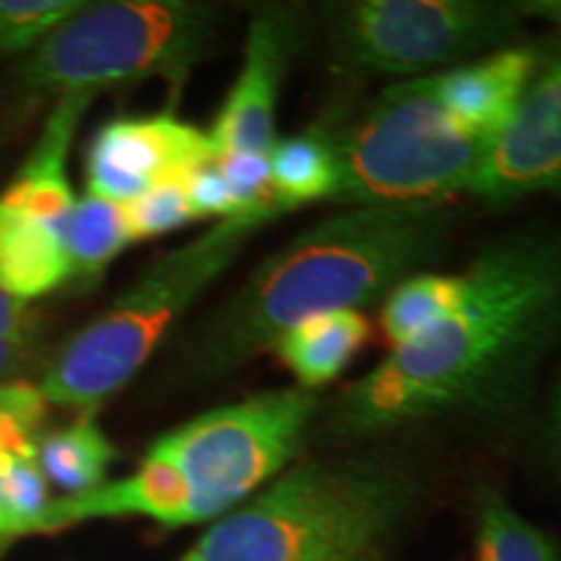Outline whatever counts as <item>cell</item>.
<instances>
[{"label":"cell","instance_id":"6da1fadb","mask_svg":"<svg viewBox=\"0 0 561 561\" xmlns=\"http://www.w3.org/2000/svg\"><path fill=\"white\" fill-rule=\"evenodd\" d=\"M561 322V237L496 242L466 271V294L432 331L396 346L343 392L339 432L369 434L504 396Z\"/></svg>","mask_w":561,"mask_h":561},{"label":"cell","instance_id":"7a4b0ae2","mask_svg":"<svg viewBox=\"0 0 561 561\" xmlns=\"http://www.w3.org/2000/svg\"><path fill=\"white\" fill-rule=\"evenodd\" d=\"M450 231L442 203L348 208L314 224L265 261L214 314L195 346L203 375L273 351L297 322L359 310L434 263Z\"/></svg>","mask_w":561,"mask_h":561},{"label":"cell","instance_id":"3957f363","mask_svg":"<svg viewBox=\"0 0 561 561\" xmlns=\"http://www.w3.org/2000/svg\"><path fill=\"white\" fill-rule=\"evenodd\" d=\"M403 504L388 468L310 462L221 515L180 561H375Z\"/></svg>","mask_w":561,"mask_h":561},{"label":"cell","instance_id":"277c9868","mask_svg":"<svg viewBox=\"0 0 561 561\" xmlns=\"http://www.w3.org/2000/svg\"><path fill=\"white\" fill-rule=\"evenodd\" d=\"M273 219H278L273 210H248L159 255L58 351L39 385L45 401L79 411L100 409L138 375L182 314Z\"/></svg>","mask_w":561,"mask_h":561},{"label":"cell","instance_id":"5b68a950","mask_svg":"<svg viewBox=\"0 0 561 561\" xmlns=\"http://www.w3.org/2000/svg\"><path fill=\"white\" fill-rule=\"evenodd\" d=\"M219 34V9L187 0L83 3L21 68L32 94L96 96L161 79L180 89Z\"/></svg>","mask_w":561,"mask_h":561},{"label":"cell","instance_id":"8992f818","mask_svg":"<svg viewBox=\"0 0 561 561\" xmlns=\"http://www.w3.org/2000/svg\"><path fill=\"white\" fill-rule=\"evenodd\" d=\"M491 140L455 121L434 76L405 79L335 136V203L351 208L442 203L471 191Z\"/></svg>","mask_w":561,"mask_h":561},{"label":"cell","instance_id":"52a82bcc","mask_svg":"<svg viewBox=\"0 0 561 561\" xmlns=\"http://www.w3.org/2000/svg\"><path fill=\"white\" fill-rule=\"evenodd\" d=\"M320 409L318 390L257 392L161 434L149 450L182 473L201 520H219L289 466Z\"/></svg>","mask_w":561,"mask_h":561},{"label":"cell","instance_id":"ba28073f","mask_svg":"<svg viewBox=\"0 0 561 561\" xmlns=\"http://www.w3.org/2000/svg\"><path fill=\"white\" fill-rule=\"evenodd\" d=\"M520 11L471 0H364L341 13L346 58L371 73L419 79L504 42Z\"/></svg>","mask_w":561,"mask_h":561},{"label":"cell","instance_id":"9c48e42d","mask_svg":"<svg viewBox=\"0 0 561 561\" xmlns=\"http://www.w3.org/2000/svg\"><path fill=\"white\" fill-rule=\"evenodd\" d=\"M214 159L219 153L208 133L172 112L112 117L89 140L83 161L87 193L125 206Z\"/></svg>","mask_w":561,"mask_h":561},{"label":"cell","instance_id":"30bf717a","mask_svg":"<svg viewBox=\"0 0 561 561\" xmlns=\"http://www.w3.org/2000/svg\"><path fill=\"white\" fill-rule=\"evenodd\" d=\"M468 193L496 206L538 193H561V47L538 60Z\"/></svg>","mask_w":561,"mask_h":561},{"label":"cell","instance_id":"8fae6325","mask_svg":"<svg viewBox=\"0 0 561 561\" xmlns=\"http://www.w3.org/2000/svg\"><path fill=\"white\" fill-rule=\"evenodd\" d=\"M297 19L284 9L257 11L250 19L240 73L208 130L219 157L268 153L278 140V96L297 50Z\"/></svg>","mask_w":561,"mask_h":561},{"label":"cell","instance_id":"7c38bea8","mask_svg":"<svg viewBox=\"0 0 561 561\" xmlns=\"http://www.w3.org/2000/svg\"><path fill=\"white\" fill-rule=\"evenodd\" d=\"M110 517H149L170 528L198 525L201 512L193 489L164 455L149 450L130 476L104 481L79 496H60L47 507L39 533H55L70 525Z\"/></svg>","mask_w":561,"mask_h":561},{"label":"cell","instance_id":"4fadbf2b","mask_svg":"<svg viewBox=\"0 0 561 561\" xmlns=\"http://www.w3.org/2000/svg\"><path fill=\"white\" fill-rule=\"evenodd\" d=\"M91 96H60L55 100L50 115L37 144L26 153L24 164L0 193V206L13 210L66 237L76 198L68 180V157L79 125L91 107Z\"/></svg>","mask_w":561,"mask_h":561},{"label":"cell","instance_id":"5bb4252c","mask_svg":"<svg viewBox=\"0 0 561 561\" xmlns=\"http://www.w3.org/2000/svg\"><path fill=\"white\" fill-rule=\"evenodd\" d=\"M538 55L525 47H504L479 60L434 76L442 104L462 128L494 140L528 87Z\"/></svg>","mask_w":561,"mask_h":561},{"label":"cell","instance_id":"9a60e30c","mask_svg":"<svg viewBox=\"0 0 561 561\" xmlns=\"http://www.w3.org/2000/svg\"><path fill=\"white\" fill-rule=\"evenodd\" d=\"M371 339L369 320L359 310H335L289 328L273 351L297 377L299 388L318 390L348 369Z\"/></svg>","mask_w":561,"mask_h":561},{"label":"cell","instance_id":"2e32d148","mask_svg":"<svg viewBox=\"0 0 561 561\" xmlns=\"http://www.w3.org/2000/svg\"><path fill=\"white\" fill-rule=\"evenodd\" d=\"M70 280L66 237L0 206V286L21 301L45 297Z\"/></svg>","mask_w":561,"mask_h":561},{"label":"cell","instance_id":"e0dca14e","mask_svg":"<svg viewBox=\"0 0 561 561\" xmlns=\"http://www.w3.org/2000/svg\"><path fill=\"white\" fill-rule=\"evenodd\" d=\"M117 450L102 430L96 411H79L70 424L42 432L37 439L39 471L66 496L94 491L107 481Z\"/></svg>","mask_w":561,"mask_h":561},{"label":"cell","instance_id":"ac0fdd59","mask_svg":"<svg viewBox=\"0 0 561 561\" xmlns=\"http://www.w3.org/2000/svg\"><path fill=\"white\" fill-rule=\"evenodd\" d=\"M268 161L271 193L280 214L333 198L339 185V153L335 136L328 130L312 128L276 140L268 151Z\"/></svg>","mask_w":561,"mask_h":561},{"label":"cell","instance_id":"d6986e66","mask_svg":"<svg viewBox=\"0 0 561 561\" xmlns=\"http://www.w3.org/2000/svg\"><path fill=\"white\" fill-rule=\"evenodd\" d=\"M466 294V273L421 271L403 278L382 301V333L392 348L411 343L450 318Z\"/></svg>","mask_w":561,"mask_h":561},{"label":"cell","instance_id":"ffe728a7","mask_svg":"<svg viewBox=\"0 0 561 561\" xmlns=\"http://www.w3.org/2000/svg\"><path fill=\"white\" fill-rule=\"evenodd\" d=\"M128 244L133 240L121 203L96 198L91 193L76 198L66 234L70 278L96 284Z\"/></svg>","mask_w":561,"mask_h":561},{"label":"cell","instance_id":"44dd1931","mask_svg":"<svg viewBox=\"0 0 561 561\" xmlns=\"http://www.w3.org/2000/svg\"><path fill=\"white\" fill-rule=\"evenodd\" d=\"M476 561H559L551 536L489 494L476 517Z\"/></svg>","mask_w":561,"mask_h":561},{"label":"cell","instance_id":"7402d4cb","mask_svg":"<svg viewBox=\"0 0 561 561\" xmlns=\"http://www.w3.org/2000/svg\"><path fill=\"white\" fill-rule=\"evenodd\" d=\"M0 494H3L9 541L42 530L50 507V483L39 471L37 455L0 453Z\"/></svg>","mask_w":561,"mask_h":561},{"label":"cell","instance_id":"603a6c76","mask_svg":"<svg viewBox=\"0 0 561 561\" xmlns=\"http://www.w3.org/2000/svg\"><path fill=\"white\" fill-rule=\"evenodd\" d=\"M81 5V0H0V55L32 53Z\"/></svg>","mask_w":561,"mask_h":561},{"label":"cell","instance_id":"cb8c5ba5","mask_svg":"<svg viewBox=\"0 0 561 561\" xmlns=\"http://www.w3.org/2000/svg\"><path fill=\"white\" fill-rule=\"evenodd\" d=\"M47 405L39 385L0 382V453L37 455Z\"/></svg>","mask_w":561,"mask_h":561},{"label":"cell","instance_id":"d4e9b609","mask_svg":"<svg viewBox=\"0 0 561 561\" xmlns=\"http://www.w3.org/2000/svg\"><path fill=\"white\" fill-rule=\"evenodd\" d=\"M123 208L133 242L157 240V237H164L195 221L182 180L161 182V185L146 191L140 198L125 203Z\"/></svg>","mask_w":561,"mask_h":561},{"label":"cell","instance_id":"484cf974","mask_svg":"<svg viewBox=\"0 0 561 561\" xmlns=\"http://www.w3.org/2000/svg\"><path fill=\"white\" fill-rule=\"evenodd\" d=\"M34 351V318L30 305L0 286V382H13Z\"/></svg>","mask_w":561,"mask_h":561},{"label":"cell","instance_id":"4316f807","mask_svg":"<svg viewBox=\"0 0 561 561\" xmlns=\"http://www.w3.org/2000/svg\"><path fill=\"white\" fill-rule=\"evenodd\" d=\"M182 187H185L187 201H191L195 219H231L240 216L242 210L237 208L234 198H231L227 182H224L216 159L208 164L195 167L182 178ZM248 214V210H244Z\"/></svg>","mask_w":561,"mask_h":561},{"label":"cell","instance_id":"83f0119b","mask_svg":"<svg viewBox=\"0 0 561 561\" xmlns=\"http://www.w3.org/2000/svg\"><path fill=\"white\" fill-rule=\"evenodd\" d=\"M520 13H528V16H541L551 24L561 26V0H538V3H525L517 9Z\"/></svg>","mask_w":561,"mask_h":561},{"label":"cell","instance_id":"f1b7e54d","mask_svg":"<svg viewBox=\"0 0 561 561\" xmlns=\"http://www.w3.org/2000/svg\"><path fill=\"white\" fill-rule=\"evenodd\" d=\"M551 424H553V434H557V439L561 442V385H559V392H557V401H553Z\"/></svg>","mask_w":561,"mask_h":561},{"label":"cell","instance_id":"f546056e","mask_svg":"<svg viewBox=\"0 0 561 561\" xmlns=\"http://www.w3.org/2000/svg\"><path fill=\"white\" fill-rule=\"evenodd\" d=\"M9 541V528H5V510H3V494H0V543Z\"/></svg>","mask_w":561,"mask_h":561}]
</instances>
